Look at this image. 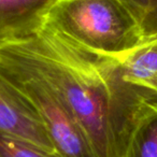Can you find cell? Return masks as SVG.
I'll return each instance as SVG.
<instances>
[{"label": "cell", "instance_id": "obj_1", "mask_svg": "<svg viewBox=\"0 0 157 157\" xmlns=\"http://www.w3.org/2000/svg\"><path fill=\"white\" fill-rule=\"evenodd\" d=\"M59 95L96 157H124L141 118L157 98L123 78L116 58L93 54L44 26L33 37L0 46Z\"/></svg>", "mask_w": 157, "mask_h": 157}, {"label": "cell", "instance_id": "obj_2", "mask_svg": "<svg viewBox=\"0 0 157 157\" xmlns=\"http://www.w3.org/2000/svg\"><path fill=\"white\" fill-rule=\"evenodd\" d=\"M44 26L82 50L105 57H120L144 42L123 0H58Z\"/></svg>", "mask_w": 157, "mask_h": 157}, {"label": "cell", "instance_id": "obj_3", "mask_svg": "<svg viewBox=\"0 0 157 157\" xmlns=\"http://www.w3.org/2000/svg\"><path fill=\"white\" fill-rule=\"evenodd\" d=\"M0 73L35 105L59 157H96L66 103L39 74L2 50H0Z\"/></svg>", "mask_w": 157, "mask_h": 157}, {"label": "cell", "instance_id": "obj_4", "mask_svg": "<svg viewBox=\"0 0 157 157\" xmlns=\"http://www.w3.org/2000/svg\"><path fill=\"white\" fill-rule=\"evenodd\" d=\"M0 132L55 153L41 116L35 105L12 82L0 73Z\"/></svg>", "mask_w": 157, "mask_h": 157}, {"label": "cell", "instance_id": "obj_5", "mask_svg": "<svg viewBox=\"0 0 157 157\" xmlns=\"http://www.w3.org/2000/svg\"><path fill=\"white\" fill-rule=\"evenodd\" d=\"M58 0H0V46L36 36Z\"/></svg>", "mask_w": 157, "mask_h": 157}, {"label": "cell", "instance_id": "obj_6", "mask_svg": "<svg viewBox=\"0 0 157 157\" xmlns=\"http://www.w3.org/2000/svg\"><path fill=\"white\" fill-rule=\"evenodd\" d=\"M123 78L157 98V39L116 57Z\"/></svg>", "mask_w": 157, "mask_h": 157}, {"label": "cell", "instance_id": "obj_7", "mask_svg": "<svg viewBox=\"0 0 157 157\" xmlns=\"http://www.w3.org/2000/svg\"><path fill=\"white\" fill-rule=\"evenodd\" d=\"M124 157H157V103L141 118Z\"/></svg>", "mask_w": 157, "mask_h": 157}, {"label": "cell", "instance_id": "obj_8", "mask_svg": "<svg viewBox=\"0 0 157 157\" xmlns=\"http://www.w3.org/2000/svg\"><path fill=\"white\" fill-rule=\"evenodd\" d=\"M141 30L143 41L157 39V0H123Z\"/></svg>", "mask_w": 157, "mask_h": 157}, {"label": "cell", "instance_id": "obj_9", "mask_svg": "<svg viewBox=\"0 0 157 157\" xmlns=\"http://www.w3.org/2000/svg\"><path fill=\"white\" fill-rule=\"evenodd\" d=\"M0 157H59L33 143L0 132Z\"/></svg>", "mask_w": 157, "mask_h": 157}]
</instances>
